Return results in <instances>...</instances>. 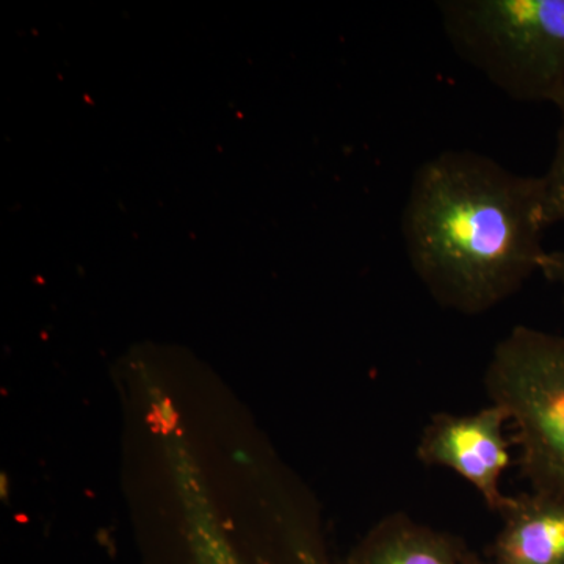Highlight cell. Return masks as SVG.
Instances as JSON below:
<instances>
[{"label":"cell","instance_id":"cell-1","mask_svg":"<svg viewBox=\"0 0 564 564\" xmlns=\"http://www.w3.org/2000/svg\"><path fill=\"white\" fill-rule=\"evenodd\" d=\"M543 177L473 151H445L415 173L402 231L408 259L441 306L486 313L514 295L549 251Z\"/></svg>","mask_w":564,"mask_h":564},{"label":"cell","instance_id":"cell-2","mask_svg":"<svg viewBox=\"0 0 564 564\" xmlns=\"http://www.w3.org/2000/svg\"><path fill=\"white\" fill-rule=\"evenodd\" d=\"M441 24L463 61L505 95L564 107V0H444Z\"/></svg>","mask_w":564,"mask_h":564},{"label":"cell","instance_id":"cell-3","mask_svg":"<svg viewBox=\"0 0 564 564\" xmlns=\"http://www.w3.org/2000/svg\"><path fill=\"white\" fill-rule=\"evenodd\" d=\"M485 386L513 423L533 491L564 496V337L516 326L494 348Z\"/></svg>","mask_w":564,"mask_h":564},{"label":"cell","instance_id":"cell-4","mask_svg":"<svg viewBox=\"0 0 564 564\" xmlns=\"http://www.w3.org/2000/svg\"><path fill=\"white\" fill-rule=\"evenodd\" d=\"M507 422V413L492 403L469 415H434L423 429L419 459L454 470L500 514L511 499L502 491V475L510 464Z\"/></svg>","mask_w":564,"mask_h":564},{"label":"cell","instance_id":"cell-5","mask_svg":"<svg viewBox=\"0 0 564 564\" xmlns=\"http://www.w3.org/2000/svg\"><path fill=\"white\" fill-rule=\"evenodd\" d=\"M494 547L496 564H564V496L511 497Z\"/></svg>","mask_w":564,"mask_h":564},{"label":"cell","instance_id":"cell-6","mask_svg":"<svg viewBox=\"0 0 564 564\" xmlns=\"http://www.w3.org/2000/svg\"><path fill=\"white\" fill-rule=\"evenodd\" d=\"M356 564H462V549L445 534L393 514L375 529Z\"/></svg>","mask_w":564,"mask_h":564},{"label":"cell","instance_id":"cell-7","mask_svg":"<svg viewBox=\"0 0 564 564\" xmlns=\"http://www.w3.org/2000/svg\"><path fill=\"white\" fill-rule=\"evenodd\" d=\"M558 135L554 158L547 172L543 174L545 212H547L549 225L564 223V107L560 110Z\"/></svg>","mask_w":564,"mask_h":564},{"label":"cell","instance_id":"cell-8","mask_svg":"<svg viewBox=\"0 0 564 564\" xmlns=\"http://www.w3.org/2000/svg\"><path fill=\"white\" fill-rule=\"evenodd\" d=\"M541 273L560 289L564 303V251H549L541 267Z\"/></svg>","mask_w":564,"mask_h":564},{"label":"cell","instance_id":"cell-9","mask_svg":"<svg viewBox=\"0 0 564 564\" xmlns=\"http://www.w3.org/2000/svg\"><path fill=\"white\" fill-rule=\"evenodd\" d=\"M203 564H240V562L234 555L232 549H225V551L210 555Z\"/></svg>","mask_w":564,"mask_h":564},{"label":"cell","instance_id":"cell-10","mask_svg":"<svg viewBox=\"0 0 564 564\" xmlns=\"http://www.w3.org/2000/svg\"><path fill=\"white\" fill-rule=\"evenodd\" d=\"M462 564H484L478 562L477 558H474L473 555L466 554V552L462 551Z\"/></svg>","mask_w":564,"mask_h":564}]
</instances>
